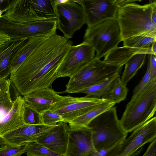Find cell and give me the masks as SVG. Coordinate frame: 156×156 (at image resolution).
<instances>
[{
	"label": "cell",
	"mask_w": 156,
	"mask_h": 156,
	"mask_svg": "<svg viewBox=\"0 0 156 156\" xmlns=\"http://www.w3.org/2000/svg\"><path fill=\"white\" fill-rule=\"evenodd\" d=\"M146 55L144 53L136 55L126 62L121 78L124 84L126 85L142 67L145 61Z\"/></svg>",
	"instance_id": "obj_23"
},
{
	"label": "cell",
	"mask_w": 156,
	"mask_h": 156,
	"mask_svg": "<svg viewBox=\"0 0 156 156\" xmlns=\"http://www.w3.org/2000/svg\"><path fill=\"white\" fill-rule=\"evenodd\" d=\"M13 102L11 96L10 87L0 96V125L12 109Z\"/></svg>",
	"instance_id": "obj_28"
},
{
	"label": "cell",
	"mask_w": 156,
	"mask_h": 156,
	"mask_svg": "<svg viewBox=\"0 0 156 156\" xmlns=\"http://www.w3.org/2000/svg\"><path fill=\"white\" fill-rule=\"evenodd\" d=\"M66 150L62 156H87L96 151L88 127L69 126Z\"/></svg>",
	"instance_id": "obj_14"
},
{
	"label": "cell",
	"mask_w": 156,
	"mask_h": 156,
	"mask_svg": "<svg viewBox=\"0 0 156 156\" xmlns=\"http://www.w3.org/2000/svg\"><path fill=\"white\" fill-rule=\"evenodd\" d=\"M26 153L27 156H62L37 142L28 145Z\"/></svg>",
	"instance_id": "obj_26"
},
{
	"label": "cell",
	"mask_w": 156,
	"mask_h": 156,
	"mask_svg": "<svg viewBox=\"0 0 156 156\" xmlns=\"http://www.w3.org/2000/svg\"><path fill=\"white\" fill-rule=\"evenodd\" d=\"M95 52L88 44L83 42L71 45L58 69V78L71 76L94 58Z\"/></svg>",
	"instance_id": "obj_13"
},
{
	"label": "cell",
	"mask_w": 156,
	"mask_h": 156,
	"mask_svg": "<svg viewBox=\"0 0 156 156\" xmlns=\"http://www.w3.org/2000/svg\"><path fill=\"white\" fill-rule=\"evenodd\" d=\"M22 97L25 104L41 114L50 110L62 96L49 87L36 90Z\"/></svg>",
	"instance_id": "obj_17"
},
{
	"label": "cell",
	"mask_w": 156,
	"mask_h": 156,
	"mask_svg": "<svg viewBox=\"0 0 156 156\" xmlns=\"http://www.w3.org/2000/svg\"><path fill=\"white\" fill-rule=\"evenodd\" d=\"M24 124L30 125L44 124L41 114L25 103L23 116Z\"/></svg>",
	"instance_id": "obj_27"
},
{
	"label": "cell",
	"mask_w": 156,
	"mask_h": 156,
	"mask_svg": "<svg viewBox=\"0 0 156 156\" xmlns=\"http://www.w3.org/2000/svg\"><path fill=\"white\" fill-rule=\"evenodd\" d=\"M88 127L91 131L94 147L97 151L112 149L121 143L128 134L121 125L114 106L95 117Z\"/></svg>",
	"instance_id": "obj_3"
},
{
	"label": "cell",
	"mask_w": 156,
	"mask_h": 156,
	"mask_svg": "<svg viewBox=\"0 0 156 156\" xmlns=\"http://www.w3.org/2000/svg\"><path fill=\"white\" fill-rule=\"evenodd\" d=\"M122 66L106 63L95 57L70 77L63 92L78 93L85 87L120 74Z\"/></svg>",
	"instance_id": "obj_6"
},
{
	"label": "cell",
	"mask_w": 156,
	"mask_h": 156,
	"mask_svg": "<svg viewBox=\"0 0 156 156\" xmlns=\"http://www.w3.org/2000/svg\"><path fill=\"white\" fill-rule=\"evenodd\" d=\"M29 39H10L0 46V81L10 76L14 59Z\"/></svg>",
	"instance_id": "obj_18"
},
{
	"label": "cell",
	"mask_w": 156,
	"mask_h": 156,
	"mask_svg": "<svg viewBox=\"0 0 156 156\" xmlns=\"http://www.w3.org/2000/svg\"><path fill=\"white\" fill-rule=\"evenodd\" d=\"M128 90L124 84L119 75L114 81L108 92L101 98L110 100L119 103L124 100L127 95Z\"/></svg>",
	"instance_id": "obj_24"
},
{
	"label": "cell",
	"mask_w": 156,
	"mask_h": 156,
	"mask_svg": "<svg viewBox=\"0 0 156 156\" xmlns=\"http://www.w3.org/2000/svg\"><path fill=\"white\" fill-rule=\"evenodd\" d=\"M10 0H0V9L4 12L8 9Z\"/></svg>",
	"instance_id": "obj_34"
},
{
	"label": "cell",
	"mask_w": 156,
	"mask_h": 156,
	"mask_svg": "<svg viewBox=\"0 0 156 156\" xmlns=\"http://www.w3.org/2000/svg\"><path fill=\"white\" fill-rule=\"evenodd\" d=\"M69 127L67 123L59 122L40 136L35 142L63 156L66 152L67 146Z\"/></svg>",
	"instance_id": "obj_15"
},
{
	"label": "cell",
	"mask_w": 156,
	"mask_h": 156,
	"mask_svg": "<svg viewBox=\"0 0 156 156\" xmlns=\"http://www.w3.org/2000/svg\"><path fill=\"white\" fill-rule=\"evenodd\" d=\"M106 151L105 150L95 151L91 153L87 156H106L105 154Z\"/></svg>",
	"instance_id": "obj_35"
},
{
	"label": "cell",
	"mask_w": 156,
	"mask_h": 156,
	"mask_svg": "<svg viewBox=\"0 0 156 156\" xmlns=\"http://www.w3.org/2000/svg\"><path fill=\"white\" fill-rule=\"evenodd\" d=\"M41 115L43 124L45 125L55 126L57 123L63 122L60 115L51 110L45 111Z\"/></svg>",
	"instance_id": "obj_31"
},
{
	"label": "cell",
	"mask_w": 156,
	"mask_h": 156,
	"mask_svg": "<svg viewBox=\"0 0 156 156\" xmlns=\"http://www.w3.org/2000/svg\"><path fill=\"white\" fill-rule=\"evenodd\" d=\"M109 99L86 95L73 97L62 96L60 99L50 110L60 115L63 122L68 123L98 105Z\"/></svg>",
	"instance_id": "obj_12"
},
{
	"label": "cell",
	"mask_w": 156,
	"mask_h": 156,
	"mask_svg": "<svg viewBox=\"0 0 156 156\" xmlns=\"http://www.w3.org/2000/svg\"><path fill=\"white\" fill-rule=\"evenodd\" d=\"M83 39V42L88 44L96 52L95 57L100 59L122 41L117 20H108L87 27Z\"/></svg>",
	"instance_id": "obj_7"
},
{
	"label": "cell",
	"mask_w": 156,
	"mask_h": 156,
	"mask_svg": "<svg viewBox=\"0 0 156 156\" xmlns=\"http://www.w3.org/2000/svg\"><path fill=\"white\" fill-rule=\"evenodd\" d=\"M119 74H116L103 81L85 87L78 93H84L90 96L101 98L108 92L114 81Z\"/></svg>",
	"instance_id": "obj_22"
},
{
	"label": "cell",
	"mask_w": 156,
	"mask_h": 156,
	"mask_svg": "<svg viewBox=\"0 0 156 156\" xmlns=\"http://www.w3.org/2000/svg\"><path fill=\"white\" fill-rule=\"evenodd\" d=\"M72 44L56 34L39 45L10 76L20 94L23 96L51 86L58 78V69Z\"/></svg>",
	"instance_id": "obj_1"
},
{
	"label": "cell",
	"mask_w": 156,
	"mask_h": 156,
	"mask_svg": "<svg viewBox=\"0 0 156 156\" xmlns=\"http://www.w3.org/2000/svg\"><path fill=\"white\" fill-rule=\"evenodd\" d=\"M142 156H156V138L151 142L146 151Z\"/></svg>",
	"instance_id": "obj_33"
},
{
	"label": "cell",
	"mask_w": 156,
	"mask_h": 156,
	"mask_svg": "<svg viewBox=\"0 0 156 156\" xmlns=\"http://www.w3.org/2000/svg\"><path fill=\"white\" fill-rule=\"evenodd\" d=\"M56 29L69 40L75 33L86 24L85 15L82 6L75 0H65L55 4Z\"/></svg>",
	"instance_id": "obj_11"
},
{
	"label": "cell",
	"mask_w": 156,
	"mask_h": 156,
	"mask_svg": "<svg viewBox=\"0 0 156 156\" xmlns=\"http://www.w3.org/2000/svg\"><path fill=\"white\" fill-rule=\"evenodd\" d=\"M156 56L151 54L150 67L151 78L153 81H156Z\"/></svg>",
	"instance_id": "obj_32"
},
{
	"label": "cell",
	"mask_w": 156,
	"mask_h": 156,
	"mask_svg": "<svg viewBox=\"0 0 156 156\" xmlns=\"http://www.w3.org/2000/svg\"><path fill=\"white\" fill-rule=\"evenodd\" d=\"M115 102L109 100L99 104L68 123L69 126L74 127H88L90 122L101 113L114 106Z\"/></svg>",
	"instance_id": "obj_20"
},
{
	"label": "cell",
	"mask_w": 156,
	"mask_h": 156,
	"mask_svg": "<svg viewBox=\"0 0 156 156\" xmlns=\"http://www.w3.org/2000/svg\"><path fill=\"white\" fill-rule=\"evenodd\" d=\"M75 1L82 7L88 27L108 20H117L119 9L123 6L139 0H79Z\"/></svg>",
	"instance_id": "obj_10"
},
{
	"label": "cell",
	"mask_w": 156,
	"mask_h": 156,
	"mask_svg": "<svg viewBox=\"0 0 156 156\" xmlns=\"http://www.w3.org/2000/svg\"><path fill=\"white\" fill-rule=\"evenodd\" d=\"M1 18L21 23L56 19L55 0H10Z\"/></svg>",
	"instance_id": "obj_5"
},
{
	"label": "cell",
	"mask_w": 156,
	"mask_h": 156,
	"mask_svg": "<svg viewBox=\"0 0 156 156\" xmlns=\"http://www.w3.org/2000/svg\"><path fill=\"white\" fill-rule=\"evenodd\" d=\"M49 37L44 36L29 38L15 57L12 65L11 73L16 70L33 51Z\"/></svg>",
	"instance_id": "obj_21"
},
{
	"label": "cell",
	"mask_w": 156,
	"mask_h": 156,
	"mask_svg": "<svg viewBox=\"0 0 156 156\" xmlns=\"http://www.w3.org/2000/svg\"><path fill=\"white\" fill-rule=\"evenodd\" d=\"M9 144L2 136H0V150L6 147Z\"/></svg>",
	"instance_id": "obj_37"
},
{
	"label": "cell",
	"mask_w": 156,
	"mask_h": 156,
	"mask_svg": "<svg viewBox=\"0 0 156 156\" xmlns=\"http://www.w3.org/2000/svg\"><path fill=\"white\" fill-rule=\"evenodd\" d=\"M156 110V82L132 96L120 120L124 130L128 133L151 119Z\"/></svg>",
	"instance_id": "obj_4"
},
{
	"label": "cell",
	"mask_w": 156,
	"mask_h": 156,
	"mask_svg": "<svg viewBox=\"0 0 156 156\" xmlns=\"http://www.w3.org/2000/svg\"><path fill=\"white\" fill-rule=\"evenodd\" d=\"M151 49L153 52L154 53L155 55H156V41L153 43L152 44V46L151 47Z\"/></svg>",
	"instance_id": "obj_39"
},
{
	"label": "cell",
	"mask_w": 156,
	"mask_h": 156,
	"mask_svg": "<svg viewBox=\"0 0 156 156\" xmlns=\"http://www.w3.org/2000/svg\"><path fill=\"white\" fill-rule=\"evenodd\" d=\"M11 39L6 35L0 33V46L3 44Z\"/></svg>",
	"instance_id": "obj_36"
},
{
	"label": "cell",
	"mask_w": 156,
	"mask_h": 156,
	"mask_svg": "<svg viewBox=\"0 0 156 156\" xmlns=\"http://www.w3.org/2000/svg\"><path fill=\"white\" fill-rule=\"evenodd\" d=\"M149 1V3L143 5L130 3L119 9L117 20L122 41L137 36L156 37V24L152 19L156 2L155 0Z\"/></svg>",
	"instance_id": "obj_2"
},
{
	"label": "cell",
	"mask_w": 156,
	"mask_h": 156,
	"mask_svg": "<svg viewBox=\"0 0 156 156\" xmlns=\"http://www.w3.org/2000/svg\"><path fill=\"white\" fill-rule=\"evenodd\" d=\"M3 12H4L2 11L0 9V19L1 18L2 13Z\"/></svg>",
	"instance_id": "obj_40"
},
{
	"label": "cell",
	"mask_w": 156,
	"mask_h": 156,
	"mask_svg": "<svg viewBox=\"0 0 156 156\" xmlns=\"http://www.w3.org/2000/svg\"><path fill=\"white\" fill-rule=\"evenodd\" d=\"M56 20H39L21 23L7 19H0V33L11 39L47 36L56 34Z\"/></svg>",
	"instance_id": "obj_8"
},
{
	"label": "cell",
	"mask_w": 156,
	"mask_h": 156,
	"mask_svg": "<svg viewBox=\"0 0 156 156\" xmlns=\"http://www.w3.org/2000/svg\"><path fill=\"white\" fill-rule=\"evenodd\" d=\"M150 56L151 54L148 55L147 68L145 73L140 83L135 87L133 91L132 96L142 91L152 82H156L153 81L151 78L150 67Z\"/></svg>",
	"instance_id": "obj_30"
},
{
	"label": "cell",
	"mask_w": 156,
	"mask_h": 156,
	"mask_svg": "<svg viewBox=\"0 0 156 156\" xmlns=\"http://www.w3.org/2000/svg\"><path fill=\"white\" fill-rule=\"evenodd\" d=\"M156 138V118L151 119L133 130L121 143L107 151L106 156H135L139 149Z\"/></svg>",
	"instance_id": "obj_9"
},
{
	"label": "cell",
	"mask_w": 156,
	"mask_h": 156,
	"mask_svg": "<svg viewBox=\"0 0 156 156\" xmlns=\"http://www.w3.org/2000/svg\"><path fill=\"white\" fill-rule=\"evenodd\" d=\"M143 53L156 56L151 47L144 49L123 46L117 47L109 52L105 56L103 61L109 64L123 66L134 55Z\"/></svg>",
	"instance_id": "obj_19"
},
{
	"label": "cell",
	"mask_w": 156,
	"mask_h": 156,
	"mask_svg": "<svg viewBox=\"0 0 156 156\" xmlns=\"http://www.w3.org/2000/svg\"><path fill=\"white\" fill-rule=\"evenodd\" d=\"M30 142L16 145L10 144L0 150V156H20L26 152L27 147Z\"/></svg>",
	"instance_id": "obj_29"
},
{
	"label": "cell",
	"mask_w": 156,
	"mask_h": 156,
	"mask_svg": "<svg viewBox=\"0 0 156 156\" xmlns=\"http://www.w3.org/2000/svg\"><path fill=\"white\" fill-rule=\"evenodd\" d=\"M54 126L44 124H24L6 133L2 137L8 144L13 145H19L28 142H35L40 136Z\"/></svg>",
	"instance_id": "obj_16"
},
{
	"label": "cell",
	"mask_w": 156,
	"mask_h": 156,
	"mask_svg": "<svg viewBox=\"0 0 156 156\" xmlns=\"http://www.w3.org/2000/svg\"><path fill=\"white\" fill-rule=\"evenodd\" d=\"M156 37L137 36L127 38L123 41L124 46L139 48H148L154 42Z\"/></svg>",
	"instance_id": "obj_25"
},
{
	"label": "cell",
	"mask_w": 156,
	"mask_h": 156,
	"mask_svg": "<svg viewBox=\"0 0 156 156\" xmlns=\"http://www.w3.org/2000/svg\"><path fill=\"white\" fill-rule=\"evenodd\" d=\"M152 19L153 22L156 24V6L154 7L152 13Z\"/></svg>",
	"instance_id": "obj_38"
}]
</instances>
